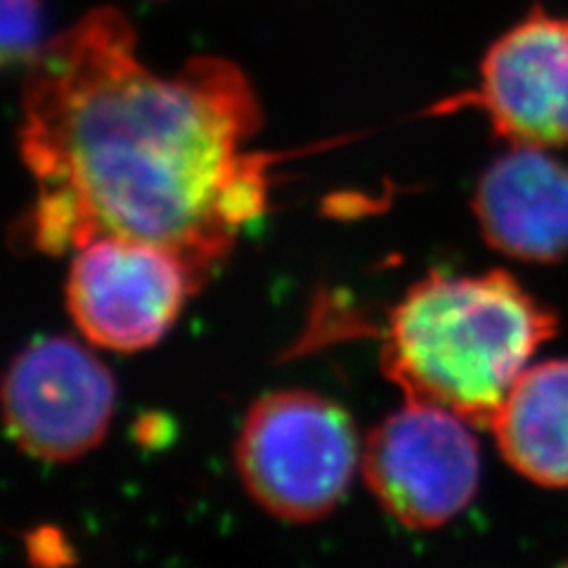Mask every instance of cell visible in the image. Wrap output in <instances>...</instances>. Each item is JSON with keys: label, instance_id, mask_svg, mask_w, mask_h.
Listing matches in <instances>:
<instances>
[{"label": "cell", "instance_id": "6da1fadb", "mask_svg": "<svg viewBox=\"0 0 568 568\" xmlns=\"http://www.w3.org/2000/svg\"><path fill=\"white\" fill-rule=\"evenodd\" d=\"M244 71L192 58L171 77L138 55L116 8H95L27 64L20 152L36 183L22 235L43 254L104 235L169 248L197 287L268 209L271 154Z\"/></svg>", "mask_w": 568, "mask_h": 568}, {"label": "cell", "instance_id": "5b68a950", "mask_svg": "<svg viewBox=\"0 0 568 568\" xmlns=\"http://www.w3.org/2000/svg\"><path fill=\"white\" fill-rule=\"evenodd\" d=\"M169 248L104 235L81 246L67 277V308L88 342L110 351L154 346L197 292Z\"/></svg>", "mask_w": 568, "mask_h": 568}, {"label": "cell", "instance_id": "9c48e42d", "mask_svg": "<svg viewBox=\"0 0 568 568\" xmlns=\"http://www.w3.org/2000/svg\"><path fill=\"white\" fill-rule=\"evenodd\" d=\"M490 432L509 465L532 484L568 488V361L528 367Z\"/></svg>", "mask_w": 568, "mask_h": 568}, {"label": "cell", "instance_id": "52a82bcc", "mask_svg": "<svg viewBox=\"0 0 568 568\" xmlns=\"http://www.w3.org/2000/svg\"><path fill=\"white\" fill-rule=\"evenodd\" d=\"M484 110L509 145H568V20L530 10L481 62V83L448 106Z\"/></svg>", "mask_w": 568, "mask_h": 568}, {"label": "cell", "instance_id": "30bf717a", "mask_svg": "<svg viewBox=\"0 0 568 568\" xmlns=\"http://www.w3.org/2000/svg\"><path fill=\"white\" fill-rule=\"evenodd\" d=\"M41 0H3V58L29 64L45 41H41Z\"/></svg>", "mask_w": 568, "mask_h": 568}, {"label": "cell", "instance_id": "3957f363", "mask_svg": "<svg viewBox=\"0 0 568 568\" xmlns=\"http://www.w3.org/2000/svg\"><path fill=\"white\" fill-rule=\"evenodd\" d=\"M361 457L358 432L344 407L301 388L258 398L235 446L246 493L292 524L327 517L346 495Z\"/></svg>", "mask_w": 568, "mask_h": 568}, {"label": "cell", "instance_id": "277c9868", "mask_svg": "<svg viewBox=\"0 0 568 568\" xmlns=\"http://www.w3.org/2000/svg\"><path fill=\"white\" fill-rule=\"evenodd\" d=\"M361 467L384 511L407 528L432 530L474 500L481 455L469 422L405 400L367 434Z\"/></svg>", "mask_w": 568, "mask_h": 568}, {"label": "cell", "instance_id": "7a4b0ae2", "mask_svg": "<svg viewBox=\"0 0 568 568\" xmlns=\"http://www.w3.org/2000/svg\"><path fill=\"white\" fill-rule=\"evenodd\" d=\"M555 332L557 315L505 271L432 273L390 311L382 369L405 400L490 429L511 386Z\"/></svg>", "mask_w": 568, "mask_h": 568}, {"label": "cell", "instance_id": "ba28073f", "mask_svg": "<svg viewBox=\"0 0 568 568\" xmlns=\"http://www.w3.org/2000/svg\"><path fill=\"white\" fill-rule=\"evenodd\" d=\"M474 216L497 252L528 263L568 254V166L542 148L511 145L481 175Z\"/></svg>", "mask_w": 568, "mask_h": 568}, {"label": "cell", "instance_id": "8992f818", "mask_svg": "<svg viewBox=\"0 0 568 568\" xmlns=\"http://www.w3.org/2000/svg\"><path fill=\"white\" fill-rule=\"evenodd\" d=\"M116 405V384L83 344L48 336L29 344L3 382L8 432L27 455L71 462L100 446Z\"/></svg>", "mask_w": 568, "mask_h": 568}]
</instances>
